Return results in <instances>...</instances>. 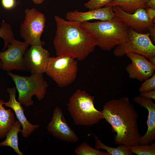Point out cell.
Listing matches in <instances>:
<instances>
[{"label":"cell","instance_id":"2e32d148","mask_svg":"<svg viewBox=\"0 0 155 155\" xmlns=\"http://www.w3.org/2000/svg\"><path fill=\"white\" fill-rule=\"evenodd\" d=\"M115 16L112 7H105L99 9L90 10L85 12L78 10L67 12L65 18L68 21H77L83 23L93 20L105 21L111 19Z\"/></svg>","mask_w":155,"mask_h":155},{"label":"cell","instance_id":"7402d4cb","mask_svg":"<svg viewBox=\"0 0 155 155\" xmlns=\"http://www.w3.org/2000/svg\"><path fill=\"white\" fill-rule=\"evenodd\" d=\"M74 153L78 155H109L108 152L100 151L83 142L75 150Z\"/></svg>","mask_w":155,"mask_h":155},{"label":"cell","instance_id":"52a82bcc","mask_svg":"<svg viewBox=\"0 0 155 155\" xmlns=\"http://www.w3.org/2000/svg\"><path fill=\"white\" fill-rule=\"evenodd\" d=\"M150 36V33H138L129 28L127 40L115 48L114 55L119 57L131 53L143 56L147 59L155 56V46Z\"/></svg>","mask_w":155,"mask_h":155},{"label":"cell","instance_id":"5bb4252c","mask_svg":"<svg viewBox=\"0 0 155 155\" xmlns=\"http://www.w3.org/2000/svg\"><path fill=\"white\" fill-rule=\"evenodd\" d=\"M17 91L16 87L7 88L6 91L9 94V98L7 102H4V105L6 107L11 108L14 111L17 118L21 123L22 127L21 132L22 135L24 138H27L39 127V125H33L27 120L21 104L16 99Z\"/></svg>","mask_w":155,"mask_h":155},{"label":"cell","instance_id":"4316f807","mask_svg":"<svg viewBox=\"0 0 155 155\" xmlns=\"http://www.w3.org/2000/svg\"><path fill=\"white\" fill-rule=\"evenodd\" d=\"M140 96L147 98L155 99V90L140 93Z\"/></svg>","mask_w":155,"mask_h":155},{"label":"cell","instance_id":"30bf717a","mask_svg":"<svg viewBox=\"0 0 155 155\" xmlns=\"http://www.w3.org/2000/svg\"><path fill=\"white\" fill-rule=\"evenodd\" d=\"M112 9L117 17L128 27L137 32L143 33L149 27L155 26V21L148 17L145 8H139L132 14L124 11L118 6L113 7Z\"/></svg>","mask_w":155,"mask_h":155},{"label":"cell","instance_id":"5b68a950","mask_svg":"<svg viewBox=\"0 0 155 155\" xmlns=\"http://www.w3.org/2000/svg\"><path fill=\"white\" fill-rule=\"evenodd\" d=\"M14 82L18 92V101L27 107L34 104L32 99L35 95L39 101L44 98L48 87L44 80L43 74H33L29 76L15 74L11 71L7 72Z\"/></svg>","mask_w":155,"mask_h":155},{"label":"cell","instance_id":"4dcf8cb0","mask_svg":"<svg viewBox=\"0 0 155 155\" xmlns=\"http://www.w3.org/2000/svg\"><path fill=\"white\" fill-rule=\"evenodd\" d=\"M148 59L151 64L155 66V56L150 57Z\"/></svg>","mask_w":155,"mask_h":155},{"label":"cell","instance_id":"d6986e66","mask_svg":"<svg viewBox=\"0 0 155 155\" xmlns=\"http://www.w3.org/2000/svg\"><path fill=\"white\" fill-rule=\"evenodd\" d=\"M148 0H113L105 7H119L124 11L130 14L133 13L140 8H148L146 3Z\"/></svg>","mask_w":155,"mask_h":155},{"label":"cell","instance_id":"484cf974","mask_svg":"<svg viewBox=\"0 0 155 155\" xmlns=\"http://www.w3.org/2000/svg\"><path fill=\"white\" fill-rule=\"evenodd\" d=\"M3 7L6 9H10L13 8L16 5L15 0H1Z\"/></svg>","mask_w":155,"mask_h":155},{"label":"cell","instance_id":"f1b7e54d","mask_svg":"<svg viewBox=\"0 0 155 155\" xmlns=\"http://www.w3.org/2000/svg\"><path fill=\"white\" fill-rule=\"evenodd\" d=\"M148 30L150 32V36L152 38L153 43L155 42V26L148 28Z\"/></svg>","mask_w":155,"mask_h":155},{"label":"cell","instance_id":"3957f363","mask_svg":"<svg viewBox=\"0 0 155 155\" xmlns=\"http://www.w3.org/2000/svg\"><path fill=\"white\" fill-rule=\"evenodd\" d=\"M82 25L95 40L97 46L108 51L127 40L129 29L116 16L109 20L88 21Z\"/></svg>","mask_w":155,"mask_h":155},{"label":"cell","instance_id":"6da1fadb","mask_svg":"<svg viewBox=\"0 0 155 155\" xmlns=\"http://www.w3.org/2000/svg\"><path fill=\"white\" fill-rule=\"evenodd\" d=\"M102 111L104 119L116 133L115 143L129 147L139 144L141 136L138 126V114L128 98L110 100L104 105Z\"/></svg>","mask_w":155,"mask_h":155},{"label":"cell","instance_id":"d6a6232c","mask_svg":"<svg viewBox=\"0 0 155 155\" xmlns=\"http://www.w3.org/2000/svg\"><path fill=\"white\" fill-rule=\"evenodd\" d=\"M2 68V62L0 60V69Z\"/></svg>","mask_w":155,"mask_h":155},{"label":"cell","instance_id":"e0dca14e","mask_svg":"<svg viewBox=\"0 0 155 155\" xmlns=\"http://www.w3.org/2000/svg\"><path fill=\"white\" fill-rule=\"evenodd\" d=\"M4 102L0 99V139L5 138L15 121L14 115L11 110L6 109L3 106Z\"/></svg>","mask_w":155,"mask_h":155},{"label":"cell","instance_id":"ffe728a7","mask_svg":"<svg viewBox=\"0 0 155 155\" xmlns=\"http://www.w3.org/2000/svg\"><path fill=\"white\" fill-rule=\"evenodd\" d=\"M92 134L96 142L95 148L99 150H106L109 155H133L134 154L129 149V146L123 144H120L117 148L107 146L103 143L97 136Z\"/></svg>","mask_w":155,"mask_h":155},{"label":"cell","instance_id":"8992f818","mask_svg":"<svg viewBox=\"0 0 155 155\" xmlns=\"http://www.w3.org/2000/svg\"><path fill=\"white\" fill-rule=\"evenodd\" d=\"M78 71V62L72 57L66 55L50 57L45 73L59 87L63 88L75 80Z\"/></svg>","mask_w":155,"mask_h":155},{"label":"cell","instance_id":"44dd1931","mask_svg":"<svg viewBox=\"0 0 155 155\" xmlns=\"http://www.w3.org/2000/svg\"><path fill=\"white\" fill-rule=\"evenodd\" d=\"M0 37L4 40V45L3 49L4 50L15 39L13 30L10 25L4 20L2 21L1 24Z\"/></svg>","mask_w":155,"mask_h":155},{"label":"cell","instance_id":"4fadbf2b","mask_svg":"<svg viewBox=\"0 0 155 155\" xmlns=\"http://www.w3.org/2000/svg\"><path fill=\"white\" fill-rule=\"evenodd\" d=\"M126 55L131 61L125 68L130 78L143 82L154 74L155 66L145 57L131 53H127Z\"/></svg>","mask_w":155,"mask_h":155},{"label":"cell","instance_id":"9c48e42d","mask_svg":"<svg viewBox=\"0 0 155 155\" xmlns=\"http://www.w3.org/2000/svg\"><path fill=\"white\" fill-rule=\"evenodd\" d=\"M30 45L25 41L21 42L14 39L8 46L7 50L0 52L1 69L7 72L13 70L27 71L24 55Z\"/></svg>","mask_w":155,"mask_h":155},{"label":"cell","instance_id":"83f0119b","mask_svg":"<svg viewBox=\"0 0 155 155\" xmlns=\"http://www.w3.org/2000/svg\"><path fill=\"white\" fill-rule=\"evenodd\" d=\"M146 10L148 17L151 20L155 21V9L148 7Z\"/></svg>","mask_w":155,"mask_h":155},{"label":"cell","instance_id":"603a6c76","mask_svg":"<svg viewBox=\"0 0 155 155\" xmlns=\"http://www.w3.org/2000/svg\"><path fill=\"white\" fill-rule=\"evenodd\" d=\"M129 149L137 155H155V143L150 144L138 145L129 147Z\"/></svg>","mask_w":155,"mask_h":155},{"label":"cell","instance_id":"7c38bea8","mask_svg":"<svg viewBox=\"0 0 155 155\" xmlns=\"http://www.w3.org/2000/svg\"><path fill=\"white\" fill-rule=\"evenodd\" d=\"M42 45H31L26 50L24 59L27 71L31 74L45 73L50 57Z\"/></svg>","mask_w":155,"mask_h":155},{"label":"cell","instance_id":"277c9868","mask_svg":"<svg viewBox=\"0 0 155 155\" xmlns=\"http://www.w3.org/2000/svg\"><path fill=\"white\" fill-rule=\"evenodd\" d=\"M94 101V96L79 89L70 97L67 109L75 125L92 126L104 119L102 111L95 108Z\"/></svg>","mask_w":155,"mask_h":155},{"label":"cell","instance_id":"f546056e","mask_svg":"<svg viewBox=\"0 0 155 155\" xmlns=\"http://www.w3.org/2000/svg\"><path fill=\"white\" fill-rule=\"evenodd\" d=\"M146 5L148 8L155 9V0H148Z\"/></svg>","mask_w":155,"mask_h":155},{"label":"cell","instance_id":"1f68e13d","mask_svg":"<svg viewBox=\"0 0 155 155\" xmlns=\"http://www.w3.org/2000/svg\"><path fill=\"white\" fill-rule=\"evenodd\" d=\"M35 4H42L45 0H31Z\"/></svg>","mask_w":155,"mask_h":155},{"label":"cell","instance_id":"9a60e30c","mask_svg":"<svg viewBox=\"0 0 155 155\" xmlns=\"http://www.w3.org/2000/svg\"><path fill=\"white\" fill-rule=\"evenodd\" d=\"M133 100L137 104L146 108L148 111L147 131L145 135L140 137L139 144H151L155 140V104L152 99L140 96L135 97Z\"/></svg>","mask_w":155,"mask_h":155},{"label":"cell","instance_id":"ba28073f","mask_svg":"<svg viewBox=\"0 0 155 155\" xmlns=\"http://www.w3.org/2000/svg\"><path fill=\"white\" fill-rule=\"evenodd\" d=\"M24 19L20 26L21 37L30 45H43L41 37L45 27V15L34 7L24 11Z\"/></svg>","mask_w":155,"mask_h":155},{"label":"cell","instance_id":"cb8c5ba5","mask_svg":"<svg viewBox=\"0 0 155 155\" xmlns=\"http://www.w3.org/2000/svg\"><path fill=\"white\" fill-rule=\"evenodd\" d=\"M139 88L140 93L155 90V73L150 78L144 80Z\"/></svg>","mask_w":155,"mask_h":155},{"label":"cell","instance_id":"8fae6325","mask_svg":"<svg viewBox=\"0 0 155 155\" xmlns=\"http://www.w3.org/2000/svg\"><path fill=\"white\" fill-rule=\"evenodd\" d=\"M46 129L50 134L61 140L70 143H75L78 140V135L68 125L62 111L58 107L55 108Z\"/></svg>","mask_w":155,"mask_h":155},{"label":"cell","instance_id":"d4e9b609","mask_svg":"<svg viewBox=\"0 0 155 155\" xmlns=\"http://www.w3.org/2000/svg\"><path fill=\"white\" fill-rule=\"evenodd\" d=\"M113 0H90L85 3L84 6L90 10L102 8Z\"/></svg>","mask_w":155,"mask_h":155},{"label":"cell","instance_id":"ac0fdd59","mask_svg":"<svg viewBox=\"0 0 155 155\" xmlns=\"http://www.w3.org/2000/svg\"><path fill=\"white\" fill-rule=\"evenodd\" d=\"M21 126V123L18 121H15L12 128L7 134L5 140L0 143V146L9 147L13 149L14 152L18 155H23L18 148V134L22 131Z\"/></svg>","mask_w":155,"mask_h":155},{"label":"cell","instance_id":"7a4b0ae2","mask_svg":"<svg viewBox=\"0 0 155 155\" xmlns=\"http://www.w3.org/2000/svg\"><path fill=\"white\" fill-rule=\"evenodd\" d=\"M54 19L56 30L53 44L57 56L68 55L82 61L94 51L96 41L82 23L66 20L58 16Z\"/></svg>","mask_w":155,"mask_h":155}]
</instances>
